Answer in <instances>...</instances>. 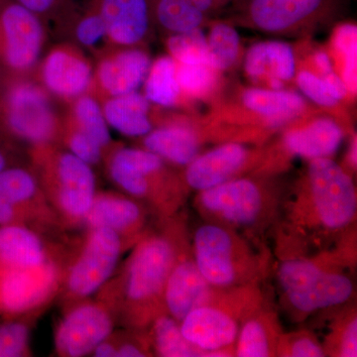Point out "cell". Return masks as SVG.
Listing matches in <instances>:
<instances>
[{
    "instance_id": "cell-11",
    "label": "cell",
    "mask_w": 357,
    "mask_h": 357,
    "mask_svg": "<svg viewBox=\"0 0 357 357\" xmlns=\"http://www.w3.org/2000/svg\"><path fill=\"white\" fill-rule=\"evenodd\" d=\"M75 251H69L57 298L64 306L89 299L109 280L126 251L121 237L105 227L86 229Z\"/></svg>"
},
{
    "instance_id": "cell-25",
    "label": "cell",
    "mask_w": 357,
    "mask_h": 357,
    "mask_svg": "<svg viewBox=\"0 0 357 357\" xmlns=\"http://www.w3.org/2000/svg\"><path fill=\"white\" fill-rule=\"evenodd\" d=\"M283 332L278 312L266 300L239 328L234 356L276 357L277 347Z\"/></svg>"
},
{
    "instance_id": "cell-29",
    "label": "cell",
    "mask_w": 357,
    "mask_h": 357,
    "mask_svg": "<svg viewBox=\"0 0 357 357\" xmlns=\"http://www.w3.org/2000/svg\"><path fill=\"white\" fill-rule=\"evenodd\" d=\"M153 24L175 34L201 27L215 0H148Z\"/></svg>"
},
{
    "instance_id": "cell-24",
    "label": "cell",
    "mask_w": 357,
    "mask_h": 357,
    "mask_svg": "<svg viewBox=\"0 0 357 357\" xmlns=\"http://www.w3.org/2000/svg\"><path fill=\"white\" fill-rule=\"evenodd\" d=\"M199 131L180 119H166L140 137V146L158 155L171 165L185 167L201 154Z\"/></svg>"
},
{
    "instance_id": "cell-22",
    "label": "cell",
    "mask_w": 357,
    "mask_h": 357,
    "mask_svg": "<svg viewBox=\"0 0 357 357\" xmlns=\"http://www.w3.org/2000/svg\"><path fill=\"white\" fill-rule=\"evenodd\" d=\"M332 3L333 0H248L246 15L263 31L284 32L328 13Z\"/></svg>"
},
{
    "instance_id": "cell-19",
    "label": "cell",
    "mask_w": 357,
    "mask_h": 357,
    "mask_svg": "<svg viewBox=\"0 0 357 357\" xmlns=\"http://www.w3.org/2000/svg\"><path fill=\"white\" fill-rule=\"evenodd\" d=\"M211 288L195 262L190 236L181 244L167 280L164 292L167 314L181 323L192 309L203 304Z\"/></svg>"
},
{
    "instance_id": "cell-26",
    "label": "cell",
    "mask_w": 357,
    "mask_h": 357,
    "mask_svg": "<svg viewBox=\"0 0 357 357\" xmlns=\"http://www.w3.org/2000/svg\"><path fill=\"white\" fill-rule=\"evenodd\" d=\"M244 70L253 81H265L270 89H282L296 75L292 47L279 41L252 45L246 53Z\"/></svg>"
},
{
    "instance_id": "cell-27",
    "label": "cell",
    "mask_w": 357,
    "mask_h": 357,
    "mask_svg": "<svg viewBox=\"0 0 357 357\" xmlns=\"http://www.w3.org/2000/svg\"><path fill=\"white\" fill-rule=\"evenodd\" d=\"M100 105L109 128L128 137H142L156 126L152 103L139 91L107 98Z\"/></svg>"
},
{
    "instance_id": "cell-34",
    "label": "cell",
    "mask_w": 357,
    "mask_h": 357,
    "mask_svg": "<svg viewBox=\"0 0 357 357\" xmlns=\"http://www.w3.org/2000/svg\"><path fill=\"white\" fill-rule=\"evenodd\" d=\"M208 64L222 72L234 65L241 51V38L232 26L218 22L211 27L206 36Z\"/></svg>"
},
{
    "instance_id": "cell-5",
    "label": "cell",
    "mask_w": 357,
    "mask_h": 357,
    "mask_svg": "<svg viewBox=\"0 0 357 357\" xmlns=\"http://www.w3.org/2000/svg\"><path fill=\"white\" fill-rule=\"evenodd\" d=\"M284 197L281 187L255 174L197 192L192 203L204 222L229 227L263 243L265 232L278 222Z\"/></svg>"
},
{
    "instance_id": "cell-9",
    "label": "cell",
    "mask_w": 357,
    "mask_h": 357,
    "mask_svg": "<svg viewBox=\"0 0 357 357\" xmlns=\"http://www.w3.org/2000/svg\"><path fill=\"white\" fill-rule=\"evenodd\" d=\"M266 300L260 284L213 287L203 304L182 319L181 331L191 344L213 357L234 356L239 328Z\"/></svg>"
},
{
    "instance_id": "cell-4",
    "label": "cell",
    "mask_w": 357,
    "mask_h": 357,
    "mask_svg": "<svg viewBox=\"0 0 357 357\" xmlns=\"http://www.w3.org/2000/svg\"><path fill=\"white\" fill-rule=\"evenodd\" d=\"M356 238L317 255L278 259L275 275L281 307L295 323H302L314 314L345 306L356 294Z\"/></svg>"
},
{
    "instance_id": "cell-21",
    "label": "cell",
    "mask_w": 357,
    "mask_h": 357,
    "mask_svg": "<svg viewBox=\"0 0 357 357\" xmlns=\"http://www.w3.org/2000/svg\"><path fill=\"white\" fill-rule=\"evenodd\" d=\"M112 46H141L153 24L148 0H91Z\"/></svg>"
},
{
    "instance_id": "cell-44",
    "label": "cell",
    "mask_w": 357,
    "mask_h": 357,
    "mask_svg": "<svg viewBox=\"0 0 357 357\" xmlns=\"http://www.w3.org/2000/svg\"><path fill=\"white\" fill-rule=\"evenodd\" d=\"M356 137L351 138V144H349V151L347 155V168H344L352 176V173L356 172L357 165L356 156Z\"/></svg>"
},
{
    "instance_id": "cell-37",
    "label": "cell",
    "mask_w": 357,
    "mask_h": 357,
    "mask_svg": "<svg viewBox=\"0 0 357 357\" xmlns=\"http://www.w3.org/2000/svg\"><path fill=\"white\" fill-rule=\"evenodd\" d=\"M218 73L208 63L183 65L177 63V77L184 98H206L218 84Z\"/></svg>"
},
{
    "instance_id": "cell-35",
    "label": "cell",
    "mask_w": 357,
    "mask_h": 357,
    "mask_svg": "<svg viewBox=\"0 0 357 357\" xmlns=\"http://www.w3.org/2000/svg\"><path fill=\"white\" fill-rule=\"evenodd\" d=\"M166 47L169 56L178 64H208L206 36L201 28L170 34L167 39Z\"/></svg>"
},
{
    "instance_id": "cell-31",
    "label": "cell",
    "mask_w": 357,
    "mask_h": 357,
    "mask_svg": "<svg viewBox=\"0 0 357 357\" xmlns=\"http://www.w3.org/2000/svg\"><path fill=\"white\" fill-rule=\"evenodd\" d=\"M143 95L152 105L173 107L184 100L177 77V63L171 56H161L150 66L143 83Z\"/></svg>"
},
{
    "instance_id": "cell-2",
    "label": "cell",
    "mask_w": 357,
    "mask_h": 357,
    "mask_svg": "<svg viewBox=\"0 0 357 357\" xmlns=\"http://www.w3.org/2000/svg\"><path fill=\"white\" fill-rule=\"evenodd\" d=\"M184 213L156 220L130 248L128 259L96 294L124 330L145 332L166 312L164 292L181 244L189 237Z\"/></svg>"
},
{
    "instance_id": "cell-18",
    "label": "cell",
    "mask_w": 357,
    "mask_h": 357,
    "mask_svg": "<svg viewBox=\"0 0 357 357\" xmlns=\"http://www.w3.org/2000/svg\"><path fill=\"white\" fill-rule=\"evenodd\" d=\"M152 215L147 206L124 192L96 191L84 217L83 227L114 230L121 237L126 250H130L150 229L149 218Z\"/></svg>"
},
{
    "instance_id": "cell-16",
    "label": "cell",
    "mask_w": 357,
    "mask_h": 357,
    "mask_svg": "<svg viewBox=\"0 0 357 357\" xmlns=\"http://www.w3.org/2000/svg\"><path fill=\"white\" fill-rule=\"evenodd\" d=\"M265 155L264 150L252 149L243 143L227 141L199 154L181 174L190 192L204 191L243 177L249 171L257 170Z\"/></svg>"
},
{
    "instance_id": "cell-13",
    "label": "cell",
    "mask_w": 357,
    "mask_h": 357,
    "mask_svg": "<svg viewBox=\"0 0 357 357\" xmlns=\"http://www.w3.org/2000/svg\"><path fill=\"white\" fill-rule=\"evenodd\" d=\"M48 36L37 14L16 0H0V61L13 74L33 76Z\"/></svg>"
},
{
    "instance_id": "cell-15",
    "label": "cell",
    "mask_w": 357,
    "mask_h": 357,
    "mask_svg": "<svg viewBox=\"0 0 357 357\" xmlns=\"http://www.w3.org/2000/svg\"><path fill=\"white\" fill-rule=\"evenodd\" d=\"M93 70L95 62L86 51L61 40L43 54L33 76L56 100L68 105L89 93Z\"/></svg>"
},
{
    "instance_id": "cell-32",
    "label": "cell",
    "mask_w": 357,
    "mask_h": 357,
    "mask_svg": "<svg viewBox=\"0 0 357 357\" xmlns=\"http://www.w3.org/2000/svg\"><path fill=\"white\" fill-rule=\"evenodd\" d=\"M65 114L77 128L91 136L102 147L103 156L114 144L102 105L91 93H84L66 105Z\"/></svg>"
},
{
    "instance_id": "cell-28",
    "label": "cell",
    "mask_w": 357,
    "mask_h": 357,
    "mask_svg": "<svg viewBox=\"0 0 357 357\" xmlns=\"http://www.w3.org/2000/svg\"><path fill=\"white\" fill-rule=\"evenodd\" d=\"M243 107L276 128L295 121L306 112V100L299 93L285 89H248L241 96Z\"/></svg>"
},
{
    "instance_id": "cell-38",
    "label": "cell",
    "mask_w": 357,
    "mask_h": 357,
    "mask_svg": "<svg viewBox=\"0 0 357 357\" xmlns=\"http://www.w3.org/2000/svg\"><path fill=\"white\" fill-rule=\"evenodd\" d=\"M333 50L340 59V77L344 79L349 93L356 91V46L357 28L356 25L347 23L335 30L333 36Z\"/></svg>"
},
{
    "instance_id": "cell-42",
    "label": "cell",
    "mask_w": 357,
    "mask_h": 357,
    "mask_svg": "<svg viewBox=\"0 0 357 357\" xmlns=\"http://www.w3.org/2000/svg\"><path fill=\"white\" fill-rule=\"evenodd\" d=\"M26 8L37 14L50 28L52 23L56 20L59 14L67 6L70 0H16Z\"/></svg>"
},
{
    "instance_id": "cell-7",
    "label": "cell",
    "mask_w": 357,
    "mask_h": 357,
    "mask_svg": "<svg viewBox=\"0 0 357 357\" xmlns=\"http://www.w3.org/2000/svg\"><path fill=\"white\" fill-rule=\"evenodd\" d=\"M191 245L197 266L213 287L262 285L271 268V255L263 243L218 223L199 225Z\"/></svg>"
},
{
    "instance_id": "cell-14",
    "label": "cell",
    "mask_w": 357,
    "mask_h": 357,
    "mask_svg": "<svg viewBox=\"0 0 357 357\" xmlns=\"http://www.w3.org/2000/svg\"><path fill=\"white\" fill-rule=\"evenodd\" d=\"M65 307L54 332V349L58 356H91L114 332V314L102 301L84 299Z\"/></svg>"
},
{
    "instance_id": "cell-45",
    "label": "cell",
    "mask_w": 357,
    "mask_h": 357,
    "mask_svg": "<svg viewBox=\"0 0 357 357\" xmlns=\"http://www.w3.org/2000/svg\"><path fill=\"white\" fill-rule=\"evenodd\" d=\"M13 166L17 165H13V164L11 163L10 156L7 153L6 148H3L2 144H0V173L6 170V169L10 168V167Z\"/></svg>"
},
{
    "instance_id": "cell-6",
    "label": "cell",
    "mask_w": 357,
    "mask_h": 357,
    "mask_svg": "<svg viewBox=\"0 0 357 357\" xmlns=\"http://www.w3.org/2000/svg\"><path fill=\"white\" fill-rule=\"evenodd\" d=\"M109 180L124 194L147 206L156 220L183 211L189 189L171 164L141 147L114 144L102 160Z\"/></svg>"
},
{
    "instance_id": "cell-12",
    "label": "cell",
    "mask_w": 357,
    "mask_h": 357,
    "mask_svg": "<svg viewBox=\"0 0 357 357\" xmlns=\"http://www.w3.org/2000/svg\"><path fill=\"white\" fill-rule=\"evenodd\" d=\"M16 225L51 234L64 231L29 166L0 173V227Z\"/></svg>"
},
{
    "instance_id": "cell-40",
    "label": "cell",
    "mask_w": 357,
    "mask_h": 357,
    "mask_svg": "<svg viewBox=\"0 0 357 357\" xmlns=\"http://www.w3.org/2000/svg\"><path fill=\"white\" fill-rule=\"evenodd\" d=\"M276 357H326V354L316 333L302 328L282 333Z\"/></svg>"
},
{
    "instance_id": "cell-20",
    "label": "cell",
    "mask_w": 357,
    "mask_h": 357,
    "mask_svg": "<svg viewBox=\"0 0 357 357\" xmlns=\"http://www.w3.org/2000/svg\"><path fill=\"white\" fill-rule=\"evenodd\" d=\"M50 29L61 40L72 42L93 59L109 50L112 44L100 13L91 0H70L52 23Z\"/></svg>"
},
{
    "instance_id": "cell-3",
    "label": "cell",
    "mask_w": 357,
    "mask_h": 357,
    "mask_svg": "<svg viewBox=\"0 0 357 357\" xmlns=\"http://www.w3.org/2000/svg\"><path fill=\"white\" fill-rule=\"evenodd\" d=\"M66 250L28 227H0V319L37 316L57 298Z\"/></svg>"
},
{
    "instance_id": "cell-8",
    "label": "cell",
    "mask_w": 357,
    "mask_h": 357,
    "mask_svg": "<svg viewBox=\"0 0 357 357\" xmlns=\"http://www.w3.org/2000/svg\"><path fill=\"white\" fill-rule=\"evenodd\" d=\"M26 156L63 229L83 227L98 191L93 167L55 143L32 145Z\"/></svg>"
},
{
    "instance_id": "cell-33",
    "label": "cell",
    "mask_w": 357,
    "mask_h": 357,
    "mask_svg": "<svg viewBox=\"0 0 357 357\" xmlns=\"http://www.w3.org/2000/svg\"><path fill=\"white\" fill-rule=\"evenodd\" d=\"M326 356H357L356 307H347L337 314L328 325L323 342Z\"/></svg>"
},
{
    "instance_id": "cell-23",
    "label": "cell",
    "mask_w": 357,
    "mask_h": 357,
    "mask_svg": "<svg viewBox=\"0 0 357 357\" xmlns=\"http://www.w3.org/2000/svg\"><path fill=\"white\" fill-rule=\"evenodd\" d=\"M344 137L337 121L321 117L288 129L283 134L279 154L287 158L301 157L309 160L332 158Z\"/></svg>"
},
{
    "instance_id": "cell-30",
    "label": "cell",
    "mask_w": 357,
    "mask_h": 357,
    "mask_svg": "<svg viewBox=\"0 0 357 357\" xmlns=\"http://www.w3.org/2000/svg\"><path fill=\"white\" fill-rule=\"evenodd\" d=\"M145 335L154 356L213 357L210 352L191 344L183 335L180 323L167 312L151 321Z\"/></svg>"
},
{
    "instance_id": "cell-43",
    "label": "cell",
    "mask_w": 357,
    "mask_h": 357,
    "mask_svg": "<svg viewBox=\"0 0 357 357\" xmlns=\"http://www.w3.org/2000/svg\"><path fill=\"white\" fill-rule=\"evenodd\" d=\"M312 61H314V68H316L319 76H324V75L330 74V73L335 70L333 68L332 59L326 52H317L312 57Z\"/></svg>"
},
{
    "instance_id": "cell-41",
    "label": "cell",
    "mask_w": 357,
    "mask_h": 357,
    "mask_svg": "<svg viewBox=\"0 0 357 357\" xmlns=\"http://www.w3.org/2000/svg\"><path fill=\"white\" fill-rule=\"evenodd\" d=\"M295 76L298 88L312 102L326 109L337 107L340 100L333 96L324 79L317 73L302 70Z\"/></svg>"
},
{
    "instance_id": "cell-46",
    "label": "cell",
    "mask_w": 357,
    "mask_h": 357,
    "mask_svg": "<svg viewBox=\"0 0 357 357\" xmlns=\"http://www.w3.org/2000/svg\"><path fill=\"white\" fill-rule=\"evenodd\" d=\"M227 1V0H215V6H218V3H222V2Z\"/></svg>"
},
{
    "instance_id": "cell-36",
    "label": "cell",
    "mask_w": 357,
    "mask_h": 357,
    "mask_svg": "<svg viewBox=\"0 0 357 357\" xmlns=\"http://www.w3.org/2000/svg\"><path fill=\"white\" fill-rule=\"evenodd\" d=\"M35 317L0 319V357L31 356L30 333Z\"/></svg>"
},
{
    "instance_id": "cell-17",
    "label": "cell",
    "mask_w": 357,
    "mask_h": 357,
    "mask_svg": "<svg viewBox=\"0 0 357 357\" xmlns=\"http://www.w3.org/2000/svg\"><path fill=\"white\" fill-rule=\"evenodd\" d=\"M89 93L98 102L137 91L146 79L151 58L141 46L110 47L95 59Z\"/></svg>"
},
{
    "instance_id": "cell-39",
    "label": "cell",
    "mask_w": 357,
    "mask_h": 357,
    "mask_svg": "<svg viewBox=\"0 0 357 357\" xmlns=\"http://www.w3.org/2000/svg\"><path fill=\"white\" fill-rule=\"evenodd\" d=\"M61 145L77 158L83 160L89 166L102 164L103 151L102 147L91 136L77 128L69 116L63 112L62 134Z\"/></svg>"
},
{
    "instance_id": "cell-1",
    "label": "cell",
    "mask_w": 357,
    "mask_h": 357,
    "mask_svg": "<svg viewBox=\"0 0 357 357\" xmlns=\"http://www.w3.org/2000/svg\"><path fill=\"white\" fill-rule=\"evenodd\" d=\"M357 192L351 174L332 158L310 160L284 197L275 225V255L311 256L337 248L356 232Z\"/></svg>"
},
{
    "instance_id": "cell-10",
    "label": "cell",
    "mask_w": 357,
    "mask_h": 357,
    "mask_svg": "<svg viewBox=\"0 0 357 357\" xmlns=\"http://www.w3.org/2000/svg\"><path fill=\"white\" fill-rule=\"evenodd\" d=\"M0 95V117L7 133L32 145L61 144L63 112L34 76L13 74Z\"/></svg>"
}]
</instances>
